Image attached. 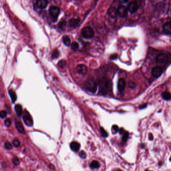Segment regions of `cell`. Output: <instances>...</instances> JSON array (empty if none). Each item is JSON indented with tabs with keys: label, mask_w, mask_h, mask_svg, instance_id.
Masks as SVG:
<instances>
[{
	"label": "cell",
	"mask_w": 171,
	"mask_h": 171,
	"mask_svg": "<svg viewBox=\"0 0 171 171\" xmlns=\"http://www.w3.org/2000/svg\"><path fill=\"white\" fill-rule=\"evenodd\" d=\"M85 87L87 90L92 93H95L97 89V82L93 79L87 80L84 84Z\"/></svg>",
	"instance_id": "1"
},
{
	"label": "cell",
	"mask_w": 171,
	"mask_h": 171,
	"mask_svg": "<svg viewBox=\"0 0 171 171\" xmlns=\"http://www.w3.org/2000/svg\"><path fill=\"white\" fill-rule=\"evenodd\" d=\"M81 35L85 38L90 39L94 36V32L91 27L86 26L81 30Z\"/></svg>",
	"instance_id": "2"
},
{
	"label": "cell",
	"mask_w": 171,
	"mask_h": 171,
	"mask_svg": "<svg viewBox=\"0 0 171 171\" xmlns=\"http://www.w3.org/2000/svg\"><path fill=\"white\" fill-rule=\"evenodd\" d=\"M60 8L58 7L55 6H52L50 7L49 10V14L54 18H56L58 17L60 14Z\"/></svg>",
	"instance_id": "3"
},
{
	"label": "cell",
	"mask_w": 171,
	"mask_h": 171,
	"mask_svg": "<svg viewBox=\"0 0 171 171\" xmlns=\"http://www.w3.org/2000/svg\"><path fill=\"white\" fill-rule=\"evenodd\" d=\"M23 120L26 126H32L33 125V121L29 113L26 112L23 117Z\"/></svg>",
	"instance_id": "4"
},
{
	"label": "cell",
	"mask_w": 171,
	"mask_h": 171,
	"mask_svg": "<svg viewBox=\"0 0 171 171\" xmlns=\"http://www.w3.org/2000/svg\"><path fill=\"white\" fill-rule=\"evenodd\" d=\"M118 15L121 17H125L127 15V8L125 6H120L118 9Z\"/></svg>",
	"instance_id": "5"
},
{
	"label": "cell",
	"mask_w": 171,
	"mask_h": 171,
	"mask_svg": "<svg viewBox=\"0 0 171 171\" xmlns=\"http://www.w3.org/2000/svg\"><path fill=\"white\" fill-rule=\"evenodd\" d=\"M163 72V69L160 66H156L153 68L152 73L153 76L156 78L160 77Z\"/></svg>",
	"instance_id": "6"
},
{
	"label": "cell",
	"mask_w": 171,
	"mask_h": 171,
	"mask_svg": "<svg viewBox=\"0 0 171 171\" xmlns=\"http://www.w3.org/2000/svg\"><path fill=\"white\" fill-rule=\"evenodd\" d=\"M76 70L78 73L81 75H84L87 72V67L84 64H79L77 66Z\"/></svg>",
	"instance_id": "7"
},
{
	"label": "cell",
	"mask_w": 171,
	"mask_h": 171,
	"mask_svg": "<svg viewBox=\"0 0 171 171\" xmlns=\"http://www.w3.org/2000/svg\"><path fill=\"white\" fill-rule=\"evenodd\" d=\"M127 9L131 13H134L138 10V5L134 2H131L128 5Z\"/></svg>",
	"instance_id": "8"
},
{
	"label": "cell",
	"mask_w": 171,
	"mask_h": 171,
	"mask_svg": "<svg viewBox=\"0 0 171 171\" xmlns=\"http://www.w3.org/2000/svg\"><path fill=\"white\" fill-rule=\"evenodd\" d=\"M168 59V56L167 54L164 53H161L159 54L158 56H156V60L157 62L163 63L167 61Z\"/></svg>",
	"instance_id": "9"
},
{
	"label": "cell",
	"mask_w": 171,
	"mask_h": 171,
	"mask_svg": "<svg viewBox=\"0 0 171 171\" xmlns=\"http://www.w3.org/2000/svg\"><path fill=\"white\" fill-rule=\"evenodd\" d=\"M108 14L109 16L112 18H115L118 15V9H116L114 7H111L108 10Z\"/></svg>",
	"instance_id": "10"
},
{
	"label": "cell",
	"mask_w": 171,
	"mask_h": 171,
	"mask_svg": "<svg viewBox=\"0 0 171 171\" xmlns=\"http://www.w3.org/2000/svg\"><path fill=\"white\" fill-rule=\"evenodd\" d=\"M163 30L164 32L166 34H171V23L167 22L164 24L163 26Z\"/></svg>",
	"instance_id": "11"
},
{
	"label": "cell",
	"mask_w": 171,
	"mask_h": 171,
	"mask_svg": "<svg viewBox=\"0 0 171 171\" xmlns=\"http://www.w3.org/2000/svg\"><path fill=\"white\" fill-rule=\"evenodd\" d=\"M126 81L123 78H120L119 80L118 81V89L120 91H122L125 89V87H126Z\"/></svg>",
	"instance_id": "12"
},
{
	"label": "cell",
	"mask_w": 171,
	"mask_h": 171,
	"mask_svg": "<svg viewBox=\"0 0 171 171\" xmlns=\"http://www.w3.org/2000/svg\"><path fill=\"white\" fill-rule=\"evenodd\" d=\"M15 125H16V127L18 131V132L22 134H25V129L23 127V125L22 124V123L20 121H16L15 122Z\"/></svg>",
	"instance_id": "13"
},
{
	"label": "cell",
	"mask_w": 171,
	"mask_h": 171,
	"mask_svg": "<svg viewBox=\"0 0 171 171\" xmlns=\"http://www.w3.org/2000/svg\"><path fill=\"white\" fill-rule=\"evenodd\" d=\"M37 6L40 9L46 8L48 5V1L46 0H38L36 2Z\"/></svg>",
	"instance_id": "14"
},
{
	"label": "cell",
	"mask_w": 171,
	"mask_h": 171,
	"mask_svg": "<svg viewBox=\"0 0 171 171\" xmlns=\"http://www.w3.org/2000/svg\"><path fill=\"white\" fill-rule=\"evenodd\" d=\"M70 148L71 149L73 150L74 152H77L78 150L79 149H80V145L79 143L77 142H75V141H73L72 142L70 143Z\"/></svg>",
	"instance_id": "15"
},
{
	"label": "cell",
	"mask_w": 171,
	"mask_h": 171,
	"mask_svg": "<svg viewBox=\"0 0 171 171\" xmlns=\"http://www.w3.org/2000/svg\"><path fill=\"white\" fill-rule=\"evenodd\" d=\"M80 22V20L79 19H76V18H73L70 20L69 24L70 27H76L78 23Z\"/></svg>",
	"instance_id": "16"
},
{
	"label": "cell",
	"mask_w": 171,
	"mask_h": 171,
	"mask_svg": "<svg viewBox=\"0 0 171 171\" xmlns=\"http://www.w3.org/2000/svg\"><path fill=\"white\" fill-rule=\"evenodd\" d=\"M15 111L16 112V113L18 115V117H20L22 114V107L21 105H20L19 104H16L15 106Z\"/></svg>",
	"instance_id": "17"
},
{
	"label": "cell",
	"mask_w": 171,
	"mask_h": 171,
	"mask_svg": "<svg viewBox=\"0 0 171 171\" xmlns=\"http://www.w3.org/2000/svg\"><path fill=\"white\" fill-rule=\"evenodd\" d=\"M9 93L10 94V96L11 97V98L12 99V101H13V102H15V101L17 99V95L16 93L12 89H10L9 90Z\"/></svg>",
	"instance_id": "18"
},
{
	"label": "cell",
	"mask_w": 171,
	"mask_h": 171,
	"mask_svg": "<svg viewBox=\"0 0 171 171\" xmlns=\"http://www.w3.org/2000/svg\"><path fill=\"white\" fill-rule=\"evenodd\" d=\"M90 167L92 169H98L100 167V164L97 161H93L90 164Z\"/></svg>",
	"instance_id": "19"
},
{
	"label": "cell",
	"mask_w": 171,
	"mask_h": 171,
	"mask_svg": "<svg viewBox=\"0 0 171 171\" xmlns=\"http://www.w3.org/2000/svg\"><path fill=\"white\" fill-rule=\"evenodd\" d=\"M162 97L165 100H170L171 99V93L169 92L165 91L163 93Z\"/></svg>",
	"instance_id": "20"
},
{
	"label": "cell",
	"mask_w": 171,
	"mask_h": 171,
	"mask_svg": "<svg viewBox=\"0 0 171 171\" xmlns=\"http://www.w3.org/2000/svg\"><path fill=\"white\" fill-rule=\"evenodd\" d=\"M63 42L66 46H69L71 44V41L69 37L67 35L64 36L63 37Z\"/></svg>",
	"instance_id": "21"
},
{
	"label": "cell",
	"mask_w": 171,
	"mask_h": 171,
	"mask_svg": "<svg viewBox=\"0 0 171 171\" xmlns=\"http://www.w3.org/2000/svg\"><path fill=\"white\" fill-rule=\"evenodd\" d=\"M129 136V133L127 132H125V133L123 134L122 138V140L124 142H126L128 140Z\"/></svg>",
	"instance_id": "22"
},
{
	"label": "cell",
	"mask_w": 171,
	"mask_h": 171,
	"mask_svg": "<svg viewBox=\"0 0 171 171\" xmlns=\"http://www.w3.org/2000/svg\"><path fill=\"white\" fill-rule=\"evenodd\" d=\"M59 55V51L57 49H54L52 52V56L53 58H57L58 57Z\"/></svg>",
	"instance_id": "23"
},
{
	"label": "cell",
	"mask_w": 171,
	"mask_h": 171,
	"mask_svg": "<svg viewBox=\"0 0 171 171\" xmlns=\"http://www.w3.org/2000/svg\"><path fill=\"white\" fill-rule=\"evenodd\" d=\"M66 61L64 60H60V61H59V62L58 63V66L61 68H64L66 66Z\"/></svg>",
	"instance_id": "24"
},
{
	"label": "cell",
	"mask_w": 171,
	"mask_h": 171,
	"mask_svg": "<svg viewBox=\"0 0 171 171\" xmlns=\"http://www.w3.org/2000/svg\"><path fill=\"white\" fill-rule=\"evenodd\" d=\"M79 47V45L76 42H73L71 45V48L73 50L75 51L78 49Z\"/></svg>",
	"instance_id": "25"
},
{
	"label": "cell",
	"mask_w": 171,
	"mask_h": 171,
	"mask_svg": "<svg viewBox=\"0 0 171 171\" xmlns=\"http://www.w3.org/2000/svg\"><path fill=\"white\" fill-rule=\"evenodd\" d=\"M100 132H101V135L103 136V137L104 138H106L108 136V134L105 131L104 129L101 127H100Z\"/></svg>",
	"instance_id": "26"
},
{
	"label": "cell",
	"mask_w": 171,
	"mask_h": 171,
	"mask_svg": "<svg viewBox=\"0 0 171 171\" xmlns=\"http://www.w3.org/2000/svg\"><path fill=\"white\" fill-rule=\"evenodd\" d=\"M112 133L113 134H116L119 131V128L118 126L117 125H113L112 127Z\"/></svg>",
	"instance_id": "27"
},
{
	"label": "cell",
	"mask_w": 171,
	"mask_h": 171,
	"mask_svg": "<svg viewBox=\"0 0 171 171\" xmlns=\"http://www.w3.org/2000/svg\"><path fill=\"white\" fill-rule=\"evenodd\" d=\"M13 162L14 164V165L16 166H18L20 164L19 160L18 159L17 157H14V158L13 159Z\"/></svg>",
	"instance_id": "28"
},
{
	"label": "cell",
	"mask_w": 171,
	"mask_h": 171,
	"mask_svg": "<svg viewBox=\"0 0 171 171\" xmlns=\"http://www.w3.org/2000/svg\"><path fill=\"white\" fill-rule=\"evenodd\" d=\"M5 147L6 149H7L8 150L11 149L12 148V146L11 145V143H10L9 142H6L5 143Z\"/></svg>",
	"instance_id": "29"
},
{
	"label": "cell",
	"mask_w": 171,
	"mask_h": 171,
	"mask_svg": "<svg viewBox=\"0 0 171 171\" xmlns=\"http://www.w3.org/2000/svg\"><path fill=\"white\" fill-rule=\"evenodd\" d=\"M13 145L15 147H19L20 146V141L17 140H14L13 141Z\"/></svg>",
	"instance_id": "30"
},
{
	"label": "cell",
	"mask_w": 171,
	"mask_h": 171,
	"mask_svg": "<svg viewBox=\"0 0 171 171\" xmlns=\"http://www.w3.org/2000/svg\"><path fill=\"white\" fill-rule=\"evenodd\" d=\"M128 85L129 86V87L131 89H134L135 87V84L134 82L133 81H130L128 82Z\"/></svg>",
	"instance_id": "31"
},
{
	"label": "cell",
	"mask_w": 171,
	"mask_h": 171,
	"mask_svg": "<svg viewBox=\"0 0 171 171\" xmlns=\"http://www.w3.org/2000/svg\"><path fill=\"white\" fill-rule=\"evenodd\" d=\"M7 113L5 111H2L0 112V116H1V118L3 119L7 117Z\"/></svg>",
	"instance_id": "32"
},
{
	"label": "cell",
	"mask_w": 171,
	"mask_h": 171,
	"mask_svg": "<svg viewBox=\"0 0 171 171\" xmlns=\"http://www.w3.org/2000/svg\"><path fill=\"white\" fill-rule=\"evenodd\" d=\"M11 120L10 119H6L5 121V124L7 126H9L11 125Z\"/></svg>",
	"instance_id": "33"
},
{
	"label": "cell",
	"mask_w": 171,
	"mask_h": 171,
	"mask_svg": "<svg viewBox=\"0 0 171 171\" xmlns=\"http://www.w3.org/2000/svg\"><path fill=\"white\" fill-rule=\"evenodd\" d=\"M79 156L81 157V158L82 159H85L86 157V154L85 152H84L83 150H82L79 153Z\"/></svg>",
	"instance_id": "34"
},
{
	"label": "cell",
	"mask_w": 171,
	"mask_h": 171,
	"mask_svg": "<svg viewBox=\"0 0 171 171\" xmlns=\"http://www.w3.org/2000/svg\"><path fill=\"white\" fill-rule=\"evenodd\" d=\"M117 57H118V55H117V54H113V55H112L111 56L110 59H112V60L115 59L117 58Z\"/></svg>",
	"instance_id": "35"
},
{
	"label": "cell",
	"mask_w": 171,
	"mask_h": 171,
	"mask_svg": "<svg viewBox=\"0 0 171 171\" xmlns=\"http://www.w3.org/2000/svg\"><path fill=\"white\" fill-rule=\"evenodd\" d=\"M65 21H62L59 23V26L60 27H62L64 25H65Z\"/></svg>",
	"instance_id": "36"
},
{
	"label": "cell",
	"mask_w": 171,
	"mask_h": 171,
	"mask_svg": "<svg viewBox=\"0 0 171 171\" xmlns=\"http://www.w3.org/2000/svg\"><path fill=\"white\" fill-rule=\"evenodd\" d=\"M147 106V104H141V105H140L139 108H140V109H143V108H145V107H146Z\"/></svg>",
	"instance_id": "37"
},
{
	"label": "cell",
	"mask_w": 171,
	"mask_h": 171,
	"mask_svg": "<svg viewBox=\"0 0 171 171\" xmlns=\"http://www.w3.org/2000/svg\"><path fill=\"white\" fill-rule=\"evenodd\" d=\"M153 138H153V135H152V134H149V140H153Z\"/></svg>",
	"instance_id": "38"
},
{
	"label": "cell",
	"mask_w": 171,
	"mask_h": 171,
	"mask_svg": "<svg viewBox=\"0 0 171 171\" xmlns=\"http://www.w3.org/2000/svg\"><path fill=\"white\" fill-rule=\"evenodd\" d=\"M49 167H50V168L51 169H52V170H55V167H54V166L53 165H52V164H51V165H50Z\"/></svg>",
	"instance_id": "39"
},
{
	"label": "cell",
	"mask_w": 171,
	"mask_h": 171,
	"mask_svg": "<svg viewBox=\"0 0 171 171\" xmlns=\"http://www.w3.org/2000/svg\"><path fill=\"white\" fill-rule=\"evenodd\" d=\"M124 129L122 128H121L120 129V131H119V133H120V134H122L123 133H124Z\"/></svg>",
	"instance_id": "40"
},
{
	"label": "cell",
	"mask_w": 171,
	"mask_h": 171,
	"mask_svg": "<svg viewBox=\"0 0 171 171\" xmlns=\"http://www.w3.org/2000/svg\"><path fill=\"white\" fill-rule=\"evenodd\" d=\"M170 161L171 162V156L170 157Z\"/></svg>",
	"instance_id": "41"
},
{
	"label": "cell",
	"mask_w": 171,
	"mask_h": 171,
	"mask_svg": "<svg viewBox=\"0 0 171 171\" xmlns=\"http://www.w3.org/2000/svg\"></svg>",
	"instance_id": "42"
},
{
	"label": "cell",
	"mask_w": 171,
	"mask_h": 171,
	"mask_svg": "<svg viewBox=\"0 0 171 171\" xmlns=\"http://www.w3.org/2000/svg\"></svg>",
	"instance_id": "43"
}]
</instances>
